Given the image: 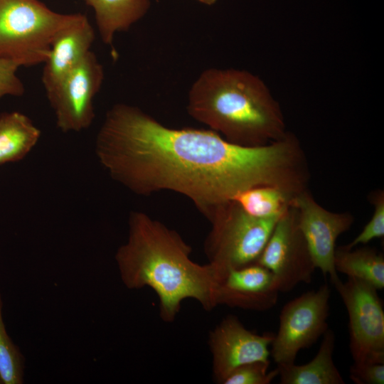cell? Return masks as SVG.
Instances as JSON below:
<instances>
[{
  "label": "cell",
  "mask_w": 384,
  "mask_h": 384,
  "mask_svg": "<svg viewBox=\"0 0 384 384\" xmlns=\"http://www.w3.org/2000/svg\"><path fill=\"white\" fill-rule=\"evenodd\" d=\"M18 68L13 61L0 59V100L6 95L19 97L24 94L25 87L16 75Z\"/></svg>",
  "instance_id": "obj_22"
},
{
  "label": "cell",
  "mask_w": 384,
  "mask_h": 384,
  "mask_svg": "<svg viewBox=\"0 0 384 384\" xmlns=\"http://www.w3.org/2000/svg\"><path fill=\"white\" fill-rule=\"evenodd\" d=\"M348 312L350 351L354 362L384 363V311L378 290L361 280L332 282Z\"/></svg>",
  "instance_id": "obj_7"
},
{
  "label": "cell",
  "mask_w": 384,
  "mask_h": 384,
  "mask_svg": "<svg viewBox=\"0 0 384 384\" xmlns=\"http://www.w3.org/2000/svg\"><path fill=\"white\" fill-rule=\"evenodd\" d=\"M3 300L0 294V380L4 384H21L23 358L9 336L3 319Z\"/></svg>",
  "instance_id": "obj_19"
},
{
  "label": "cell",
  "mask_w": 384,
  "mask_h": 384,
  "mask_svg": "<svg viewBox=\"0 0 384 384\" xmlns=\"http://www.w3.org/2000/svg\"><path fill=\"white\" fill-rule=\"evenodd\" d=\"M128 224L127 240L115 255L128 289H152L166 322L175 320L186 299H195L207 311L217 306L216 272L209 263L191 259V247L176 231L140 211L130 213Z\"/></svg>",
  "instance_id": "obj_2"
},
{
  "label": "cell",
  "mask_w": 384,
  "mask_h": 384,
  "mask_svg": "<svg viewBox=\"0 0 384 384\" xmlns=\"http://www.w3.org/2000/svg\"><path fill=\"white\" fill-rule=\"evenodd\" d=\"M40 130L26 115L18 112L0 114V164L24 158L38 142Z\"/></svg>",
  "instance_id": "obj_16"
},
{
  "label": "cell",
  "mask_w": 384,
  "mask_h": 384,
  "mask_svg": "<svg viewBox=\"0 0 384 384\" xmlns=\"http://www.w3.org/2000/svg\"><path fill=\"white\" fill-rule=\"evenodd\" d=\"M270 361H257L234 369L222 384H270L278 376L279 370L269 371Z\"/></svg>",
  "instance_id": "obj_20"
},
{
  "label": "cell",
  "mask_w": 384,
  "mask_h": 384,
  "mask_svg": "<svg viewBox=\"0 0 384 384\" xmlns=\"http://www.w3.org/2000/svg\"><path fill=\"white\" fill-rule=\"evenodd\" d=\"M187 110L196 121L241 146L265 145L287 133L278 103L264 82L245 70H203L190 87Z\"/></svg>",
  "instance_id": "obj_3"
},
{
  "label": "cell",
  "mask_w": 384,
  "mask_h": 384,
  "mask_svg": "<svg viewBox=\"0 0 384 384\" xmlns=\"http://www.w3.org/2000/svg\"><path fill=\"white\" fill-rule=\"evenodd\" d=\"M299 227L307 244L316 268L331 282L338 278L334 265L338 238L348 230L354 222L348 212L335 213L319 205L306 189L294 198Z\"/></svg>",
  "instance_id": "obj_10"
},
{
  "label": "cell",
  "mask_w": 384,
  "mask_h": 384,
  "mask_svg": "<svg viewBox=\"0 0 384 384\" xmlns=\"http://www.w3.org/2000/svg\"><path fill=\"white\" fill-rule=\"evenodd\" d=\"M370 202L373 206V213L361 232L349 244L347 248H353L362 244L366 245L375 238L384 236V193L378 190L370 195Z\"/></svg>",
  "instance_id": "obj_21"
},
{
  "label": "cell",
  "mask_w": 384,
  "mask_h": 384,
  "mask_svg": "<svg viewBox=\"0 0 384 384\" xmlns=\"http://www.w3.org/2000/svg\"><path fill=\"white\" fill-rule=\"evenodd\" d=\"M104 76L102 65L90 50L47 97L59 129L80 132L91 125L95 119L94 99Z\"/></svg>",
  "instance_id": "obj_9"
},
{
  "label": "cell",
  "mask_w": 384,
  "mask_h": 384,
  "mask_svg": "<svg viewBox=\"0 0 384 384\" xmlns=\"http://www.w3.org/2000/svg\"><path fill=\"white\" fill-rule=\"evenodd\" d=\"M95 38L91 23L86 16L80 13L58 31L43 63L41 78L47 97L90 51Z\"/></svg>",
  "instance_id": "obj_13"
},
{
  "label": "cell",
  "mask_w": 384,
  "mask_h": 384,
  "mask_svg": "<svg viewBox=\"0 0 384 384\" xmlns=\"http://www.w3.org/2000/svg\"><path fill=\"white\" fill-rule=\"evenodd\" d=\"M75 14H60L39 0H0V59L19 67L43 63L51 42Z\"/></svg>",
  "instance_id": "obj_4"
},
{
  "label": "cell",
  "mask_w": 384,
  "mask_h": 384,
  "mask_svg": "<svg viewBox=\"0 0 384 384\" xmlns=\"http://www.w3.org/2000/svg\"><path fill=\"white\" fill-rule=\"evenodd\" d=\"M206 217L211 229L204 250L218 278L228 270L257 262L279 219L253 217L234 201L218 205Z\"/></svg>",
  "instance_id": "obj_5"
},
{
  "label": "cell",
  "mask_w": 384,
  "mask_h": 384,
  "mask_svg": "<svg viewBox=\"0 0 384 384\" xmlns=\"http://www.w3.org/2000/svg\"><path fill=\"white\" fill-rule=\"evenodd\" d=\"M331 290L324 284L287 302L279 314L270 354L277 366L294 363L300 350L310 347L328 329Z\"/></svg>",
  "instance_id": "obj_6"
},
{
  "label": "cell",
  "mask_w": 384,
  "mask_h": 384,
  "mask_svg": "<svg viewBox=\"0 0 384 384\" xmlns=\"http://www.w3.org/2000/svg\"><path fill=\"white\" fill-rule=\"evenodd\" d=\"M279 293L272 272L255 262L220 275L215 302L217 306L262 311L274 306Z\"/></svg>",
  "instance_id": "obj_12"
},
{
  "label": "cell",
  "mask_w": 384,
  "mask_h": 384,
  "mask_svg": "<svg viewBox=\"0 0 384 384\" xmlns=\"http://www.w3.org/2000/svg\"><path fill=\"white\" fill-rule=\"evenodd\" d=\"M336 336L327 329L323 334L319 349L314 358L303 365L280 366L282 384H344L345 381L333 361Z\"/></svg>",
  "instance_id": "obj_15"
},
{
  "label": "cell",
  "mask_w": 384,
  "mask_h": 384,
  "mask_svg": "<svg viewBox=\"0 0 384 384\" xmlns=\"http://www.w3.org/2000/svg\"><path fill=\"white\" fill-rule=\"evenodd\" d=\"M202 4H206V5H212L215 3L217 0H198Z\"/></svg>",
  "instance_id": "obj_24"
},
{
  "label": "cell",
  "mask_w": 384,
  "mask_h": 384,
  "mask_svg": "<svg viewBox=\"0 0 384 384\" xmlns=\"http://www.w3.org/2000/svg\"><path fill=\"white\" fill-rule=\"evenodd\" d=\"M334 265L336 272L366 282L377 290L384 287V257L374 248L336 247Z\"/></svg>",
  "instance_id": "obj_17"
},
{
  "label": "cell",
  "mask_w": 384,
  "mask_h": 384,
  "mask_svg": "<svg viewBox=\"0 0 384 384\" xmlns=\"http://www.w3.org/2000/svg\"><path fill=\"white\" fill-rule=\"evenodd\" d=\"M297 195L272 186L247 189L232 201L247 214L259 218H279L293 205Z\"/></svg>",
  "instance_id": "obj_18"
},
{
  "label": "cell",
  "mask_w": 384,
  "mask_h": 384,
  "mask_svg": "<svg viewBox=\"0 0 384 384\" xmlns=\"http://www.w3.org/2000/svg\"><path fill=\"white\" fill-rule=\"evenodd\" d=\"M274 336L270 333L259 335L250 331L235 316L224 318L209 336L215 381L222 384L223 380L241 365L270 361L268 348Z\"/></svg>",
  "instance_id": "obj_11"
},
{
  "label": "cell",
  "mask_w": 384,
  "mask_h": 384,
  "mask_svg": "<svg viewBox=\"0 0 384 384\" xmlns=\"http://www.w3.org/2000/svg\"><path fill=\"white\" fill-rule=\"evenodd\" d=\"M350 378L356 384H383L384 363L354 362L350 368Z\"/></svg>",
  "instance_id": "obj_23"
},
{
  "label": "cell",
  "mask_w": 384,
  "mask_h": 384,
  "mask_svg": "<svg viewBox=\"0 0 384 384\" xmlns=\"http://www.w3.org/2000/svg\"><path fill=\"white\" fill-rule=\"evenodd\" d=\"M95 150L110 176L132 192H176L205 216L253 187L297 193L309 175L304 151L289 132L265 145L245 146L210 129L168 127L124 103L107 111Z\"/></svg>",
  "instance_id": "obj_1"
},
{
  "label": "cell",
  "mask_w": 384,
  "mask_h": 384,
  "mask_svg": "<svg viewBox=\"0 0 384 384\" xmlns=\"http://www.w3.org/2000/svg\"><path fill=\"white\" fill-rule=\"evenodd\" d=\"M257 262L272 272L279 292L311 282L316 267L293 205L277 220Z\"/></svg>",
  "instance_id": "obj_8"
},
{
  "label": "cell",
  "mask_w": 384,
  "mask_h": 384,
  "mask_svg": "<svg viewBox=\"0 0 384 384\" xmlns=\"http://www.w3.org/2000/svg\"><path fill=\"white\" fill-rule=\"evenodd\" d=\"M0 383H1V380H0Z\"/></svg>",
  "instance_id": "obj_25"
},
{
  "label": "cell",
  "mask_w": 384,
  "mask_h": 384,
  "mask_svg": "<svg viewBox=\"0 0 384 384\" xmlns=\"http://www.w3.org/2000/svg\"><path fill=\"white\" fill-rule=\"evenodd\" d=\"M94 11L98 33L102 42L112 48L117 32L127 31L142 18L151 6V0H82Z\"/></svg>",
  "instance_id": "obj_14"
}]
</instances>
